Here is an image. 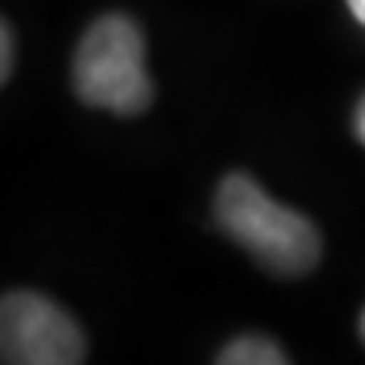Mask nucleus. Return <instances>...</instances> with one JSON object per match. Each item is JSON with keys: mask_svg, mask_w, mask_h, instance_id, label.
Wrapping results in <instances>:
<instances>
[{"mask_svg": "<svg viewBox=\"0 0 365 365\" xmlns=\"http://www.w3.org/2000/svg\"><path fill=\"white\" fill-rule=\"evenodd\" d=\"M217 220L254 261L281 277H301L322 257V237L301 213L274 203L247 176H227L217 190Z\"/></svg>", "mask_w": 365, "mask_h": 365, "instance_id": "f257e3e1", "label": "nucleus"}, {"mask_svg": "<svg viewBox=\"0 0 365 365\" xmlns=\"http://www.w3.org/2000/svg\"><path fill=\"white\" fill-rule=\"evenodd\" d=\"M75 91L85 105L112 108L118 115H139L153 102V81L145 75V41L129 17H102L85 31L75 51Z\"/></svg>", "mask_w": 365, "mask_h": 365, "instance_id": "f03ea898", "label": "nucleus"}, {"mask_svg": "<svg viewBox=\"0 0 365 365\" xmlns=\"http://www.w3.org/2000/svg\"><path fill=\"white\" fill-rule=\"evenodd\" d=\"M0 352L14 365L85 362V335L51 298L14 291L0 304Z\"/></svg>", "mask_w": 365, "mask_h": 365, "instance_id": "7ed1b4c3", "label": "nucleus"}, {"mask_svg": "<svg viewBox=\"0 0 365 365\" xmlns=\"http://www.w3.org/2000/svg\"><path fill=\"white\" fill-rule=\"evenodd\" d=\"M223 365H281L287 362V355L264 339H240L234 345H227L220 355Z\"/></svg>", "mask_w": 365, "mask_h": 365, "instance_id": "20e7f679", "label": "nucleus"}, {"mask_svg": "<svg viewBox=\"0 0 365 365\" xmlns=\"http://www.w3.org/2000/svg\"><path fill=\"white\" fill-rule=\"evenodd\" d=\"M4 78H11V27L4 24Z\"/></svg>", "mask_w": 365, "mask_h": 365, "instance_id": "39448f33", "label": "nucleus"}, {"mask_svg": "<svg viewBox=\"0 0 365 365\" xmlns=\"http://www.w3.org/2000/svg\"><path fill=\"white\" fill-rule=\"evenodd\" d=\"M355 135H359V143L365 145V98L359 102V112H355Z\"/></svg>", "mask_w": 365, "mask_h": 365, "instance_id": "423d86ee", "label": "nucleus"}, {"mask_svg": "<svg viewBox=\"0 0 365 365\" xmlns=\"http://www.w3.org/2000/svg\"><path fill=\"white\" fill-rule=\"evenodd\" d=\"M349 11L355 14L359 24H365V0H349Z\"/></svg>", "mask_w": 365, "mask_h": 365, "instance_id": "0eeeda50", "label": "nucleus"}, {"mask_svg": "<svg viewBox=\"0 0 365 365\" xmlns=\"http://www.w3.org/2000/svg\"><path fill=\"white\" fill-rule=\"evenodd\" d=\"M362 339H365V312H362Z\"/></svg>", "mask_w": 365, "mask_h": 365, "instance_id": "6e6552de", "label": "nucleus"}]
</instances>
